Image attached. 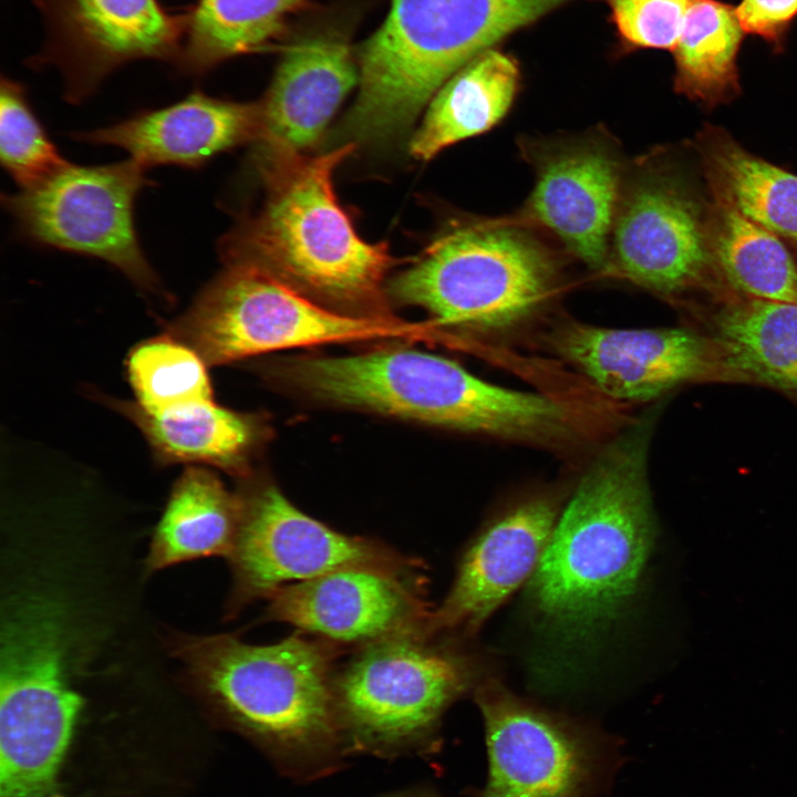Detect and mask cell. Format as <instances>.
Instances as JSON below:
<instances>
[{
  "label": "cell",
  "mask_w": 797,
  "mask_h": 797,
  "mask_svg": "<svg viewBox=\"0 0 797 797\" xmlns=\"http://www.w3.org/2000/svg\"><path fill=\"white\" fill-rule=\"evenodd\" d=\"M145 172L132 158L96 166L68 163L1 200L27 241L101 259L144 292L166 297L135 228L136 198L152 184Z\"/></svg>",
  "instance_id": "10"
},
{
  "label": "cell",
  "mask_w": 797,
  "mask_h": 797,
  "mask_svg": "<svg viewBox=\"0 0 797 797\" xmlns=\"http://www.w3.org/2000/svg\"><path fill=\"white\" fill-rule=\"evenodd\" d=\"M745 32L735 7L693 0L674 48V90L711 110L741 92L737 56Z\"/></svg>",
  "instance_id": "27"
},
{
  "label": "cell",
  "mask_w": 797,
  "mask_h": 797,
  "mask_svg": "<svg viewBox=\"0 0 797 797\" xmlns=\"http://www.w3.org/2000/svg\"><path fill=\"white\" fill-rule=\"evenodd\" d=\"M745 34L757 37L780 52L797 18V0H742L735 7Z\"/></svg>",
  "instance_id": "31"
},
{
  "label": "cell",
  "mask_w": 797,
  "mask_h": 797,
  "mask_svg": "<svg viewBox=\"0 0 797 797\" xmlns=\"http://www.w3.org/2000/svg\"><path fill=\"white\" fill-rule=\"evenodd\" d=\"M612 21L629 44L673 51L693 0H607Z\"/></svg>",
  "instance_id": "30"
},
{
  "label": "cell",
  "mask_w": 797,
  "mask_h": 797,
  "mask_svg": "<svg viewBox=\"0 0 797 797\" xmlns=\"http://www.w3.org/2000/svg\"><path fill=\"white\" fill-rule=\"evenodd\" d=\"M752 383L797 397V304L735 293L689 310Z\"/></svg>",
  "instance_id": "20"
},
{
  "label": "cell",
  "mask_w": 797,
  "mask_h": 797,
  "mask_svg": "<svg viewBox=\"0 0 797 797\" xmlns=\"http://www.w3.org/2000/svg\"><path fill=\"white\" fill-rule=\"evenodd\" d=\"M242 514L230 555V609L269 599L290 581H304L346 568L411 576L415 559L385 544L349 536L294 507L275 486L241 496Z\"/></svg>",
  "instance_id": "11"
},
{
  "label": "cell",
  "mask_w": 797,
  "mask_h": 797,
  "mask_svg": "<svg viewBox=\"0 0 797 797\" xmlns=\"http://www.w3.org/2000/svg\"><path fill=\"white\" fill-rule=\"evenodd\" d=\"M556 250L528 226L468 220L438 234L396 276L392 296L426 309L442 325L501 331L522 323L555 294Z\"/></svg>",
  "instance_id": "6"
},
{
  "label": "cell",
  "mask_w": 797,
  "mask_h": 797,
  "mask_svg": "<svg viewBox=\"0 0 797 797\" xmlns=\"http://www.w3.org/2000/svg\"><path fill=\"white\" fill-rule=\"evenodd\" d=\"M488 755L478 797H584L598 770L590 741L567 723L538 711L495 682L476 694Z\"/></svg>",
  "instance_id": "15"
},
{
  "label": "cell",
  "mask_w": 797,
  "mask_h": 797,
  "mask_svg": "<svg viewBox=\"0 0 797 797\" xmlns=\"http://www.w3.org/2000/svg\"><path fill=\"white\" fill-rule=\"evenodd\" d=\"M551 350L611 398L645 402L692 382H749L726 346L683 328L609 329L567 322Z\"/></svg>",
  "instance_id": "13"
},
{
  "label": "cell",
  "mask_w": 797,
  "mask_h": 797,
  "mask_svg": "<svg viewBox=\"0 0 797 797\" xmlns=\"http://www.w3.org/2000/svg\"><path fill=\"white\" fill-rule=\"evenodd\" d=\"M134 423L162 465L201 464L241 473L256 447V420L208 401L175 411L151 414L135 402L105 398Z\"/></svg>",
  "instance_id": "22"
},
{
  "label": "cell",
  "mask_w": 797,
  "mask_h": 797,
  "mask_svg": "<svg viewBox=\"0 0 797 797\" xmlns=\"http://www.w3.org/2000/svg\"><path fill=\"white\" fill-rule=\"evenodd\" d=\"M242 514L241 495L213 472L188 467L176 480L154 531L148 572L184 561L230 555Z\"/></svg>",
  "instance_id": "24"
},
{
  "label": "cell",
  "mask_w": 797,
  "mask_h": 797,
  "mask_svg": "<svg viewBox=\"0 0 797 797\" xmlns=\"http://www.w3.org/2000/svg\"><path fill=\"white\" fill-rule=\"evenodd\" d=\"M387 797H435L434 795H429L426 793H416V791H408V793H401L396 795H391Z\"/></svg>",
  "instance_id": "32"
},
{
  "label": "cell",
  "mask_w": 797,
  "mask_h": 797,
  "mask_svg": "<svg viewBox=\"0 0 797 797\" xmlns=\"http://www.w3.org/2000/svg\"><path fill=\"white\" fill-rule=\"evenodd\" d=\"M437 321L353 315L248 265L228 263L195 297L166 333L194 349L207 365H221L281 349L382 339L427 341Z\"/></svg>",
  "instance_id": "7"
},
{
  "label": "cell",
  "mask_w": 797,
  "mask_h": 797,
  "mask_svg": "<svg viewBox=\"0 0 797 797\" xmlns=\"http://www.w3.org/2000/svg\"><path fill=\"white\" fill-rule=\"evenodd\" d=\"M206 362L168 333L144 341L126 360L136 404L151 414L213 401Z\"/></svg>",
  "instance_id": "28"
},
{
  "label": "cell",
  "mask_w": 797,
  "mask_h": 797,
  "mask_svg": "<svg viewBox=\"0 0 797 797\" xmlns=\"http://www.w3.org/2000/svg\"><path fill=\"white\" fill-rule=\"evenodd\" d=\"M519 81L513 56L491 48L474 58L428 103L411 138V154L427 161L455 143L489 131L508 113Z\"/></svg>",
  "instance_id": "21"
},
{
  "label": "cell",
  "mask_w": 797,
  "mask_h": 797,
  "mask_svg": "<svg viewBox=\"0 0 797 797\" xmlns=\"http://www.w3.org/2000/svg\"><path fill=\"white\" fill-rule=\"evenodd\" d=\"M424 630L365 644L334 674L346 755L426 756L438 745L446 708L467 689L466 662Z\"/></svg>",
  "instance_id": "9"
},
{
  "label": "cell",
  "mask_w": 797,
  "mask_h": 797,
  "mask_svg": "<svg viewBox=\"0 0 797 797\" xmlns=\"http://www.w3.org/2000/svg\"><path fill=\"white\" fill-rule=\"evenodd\" d=\"M708 189L797 250V175L707 125L692 143Z\"/></svg>",
  "instance_id": "23"
},
{
  "label": "cell",
  "mask_w": 797,
  "mask_h": 797,
  "mask_svg": "<svg viewBox=\"0 0 797 797\" xmlns=\"http://www.w3.org/2000/svg\"><path fill=\"white\" fill-rule=\"evenodd\" d=\"M354 148L258 157L265 200L221 239L226 265L259 268L311 299L363 315H390L383 283L401 260L385 242L356 234L333 189L335 168Z\"/></svg>",
  "instance_id": "2"
},
{
  "label": "cell",
  "mask_w": 797,
  "mask_h": 797,
  "mask_svg": "<svg viewBox=\"0 0 797 797\" xmlns=\"http://www.w3.org/2000/svg\"><path fill=\"white\" fill-rule=\"evenodd\" d=\"M45 42L34 65L60 71L64 96L81 103L118 68L138 60L176 63L186 13L173 14L159 0H34Z\"/></svg>",
  "instance_id": "14"
},
{
  "label": "cell",
  "mask_w": 797,
  "mask_h": 797,
  "mask_svg": "<svg viewBox=\"0 0 797 797\" xmlns=\"http://www.w3.org/2000/svg\"><path fill=\"white\" fill-rule=\"evenodd\" d=\"M413 577L370 568L331 571L279 588L266 618L344 643L422 630L432 611Z\"/></svg>",
  "instance_id": "16"
},
{
  "label": "cell",
  "mask_w": 797,
  "mask_h": 797,
  "mask_svg": "<svg viewBox=\"0 0 797 797\" xmlns=\"http://www.w3.org/2000/svg\"><path fill=\"white\" fill-rule=\"evenodd\" d=\"M711 193L670 149L627 165L607 273L687 308L729 293L710 239Z\"/></svg>",
  "instance_id": "8"
},
{
  "label": "cell",
  "mask_w": 797,
  "mask_h": 797,
  "mask_svg": "<svg viewBox=\"0 0 797 797\" xmlns=\"http://www.w3.org/2000/svg\"><path fill=\"white\" fill-rule=\"evenodd\" d=\"M359 80V62L343 35L327 31L291 43L259 103L257 157L307 154Z\"/></svg>",
  "instance_id": "17"
},
{
  "label": "cell",
  "mask_w": 797,
  "mask_h": 797,
  "mask_svg": "<svg viewBox=\"0 0 797 797\" xmlns=\"http://www.w3.org/2000/svg\"><path fill=\"white\" fill-rule=\"evenodd\" d=\"M310 1L197 0L186 12L175 64L184 74L204 75L231 58L256 52L275 40Z\"/></svg>",
  "instance_id": "26"
},
{
  "label": "cell",
  "mask_w": 797,
  "mask_h": 797,
  "mask_svg": "<svg viewBox=\"0 0 797 797\" xmlns=\"http://www.w3.org/2000/svg\"><path fill=\"white\" fill-rule=\"evenodd\" d=\"M653 421L646 415L630 425L581 477L531 583L546 614L592 622L635 590L655 531L648 483Z\"/></svg>",
  "instance_id": "3"
},
{
  "label": "cell",
  "mask_w": 797,
  "mask_h": 797,
  "mask_svg": "<svg viewBox=\"0 0 797 797\" xmlns=\"http://www.w3.org/2000/svg\"><path fill=\"white\" fill-rule=\"evenodd\" d=\"M535 173L525 216L591 270L607 273L612 225L627 163L602 130L520 141Z\"/></svg>",
  "instance_id": "12"
},
{
  "label": "cell",
  "mask_w": 797,
  "mask_h": 797,
  "mask_svg": "<svg viewBox=\"0 0 797 797\" xmlns=\"http://www.w3.org/2000/svg\"><path fill=\"white\" fill-rule=\"evenodd\" d=\"M260 124L259 103L194 91L174 104L71 136L82 143L120 147L146 169L158 165L199 168L222 152L256 142Z\"/></svg>",
  "instance_id": "19"
},
{
  "label": "cell",
  "mask_w": 797,
  "mask_h": 797,
  "mask_svg": "<svg viewBox=\"0 0 797 797\" xmlns=\"http://www.w3.org/2000/svg\"><path fill=\"white\" fill-rule=\"evenodd\" d=\"M710 193L711 248L726 288L743 297L797 304V260L789 246Z\"/></svg>",
  "instance_id": "25"
},
{
  "label": "cell",
  "mask_w": 797,
  "mask_h": 797,
  "mask_svg": "<svg viewBox=\"0 0 797 797\" xmlns=\"http://www.w3.org/2000/svg\"><path fill=\"white\" fill-rule=\"evenodd\" d=\"M556 506L536 498L486 529L464 555L425 633L470 634L537 568L556 526Z\"/></svg>",
  "instance_id": "18"
},
{
  "label": "cell",
  "mask_w": 797,
  "mask_h": 797,
  "mask_svg": "<svg viewBox=\"0 0 797 797\" xmlns=\"http://www.w3.org/2000/svg\"><path fill=\"white\" fill-rule=\"evenodd\" d=\"M0 156L20 189L42 183L69 163L35 115L25 87L8 77L0 86Z\"/></svg>",
  "instance_id": "29"
},
{
  "label": "cell",
  "mask_w": 797,
  "mask_h": 797,
  "mask_svg": "<svg viewBox=\"0 0 797 797\" xmlns=\"http://www.w3.org/2000/svg\"><path fill=\"white\" fill-rule=\"evenodd\" d=\"M566 1L390 0L359 53V92L343 135L353 144L397 137L464 65Z\"/></svg>",
  "instance_id": "5"
},
{
  "label": "cell",
  "mask_w": 797,
  "mask_h": 797,
  "mask_svg": "<svg viewBox=\"0 0 797 797\" xmlns=\"http://www.w3.org/2000/svg\"><path fill=\"white\" fill-rule=\"evenodd\" d=\"M187 681L284 776L311 782L346 757L334 696L335 645L293 634L250 644L230 634L175 644Z\"/></svg>",
  "instance_id": "1"
},
{
  "label": "cell",
  "mask_w": 797,
  "mask_h": 797,
  "mask_svg": "<svg viewBox=\"0 0 797 797\" xmlns=\"http://www.w3.org/2000/svg\"><path fill=\"white\" fill-rule=\"evenodd\" d=\"M286 374L318 398L442 427L547 446L577 436L576 416L559 400L491 384L426 352L302 359Z\"/></svg>",
  "instance_id": "4"
}]
</instances>
